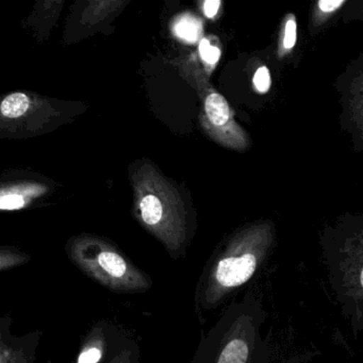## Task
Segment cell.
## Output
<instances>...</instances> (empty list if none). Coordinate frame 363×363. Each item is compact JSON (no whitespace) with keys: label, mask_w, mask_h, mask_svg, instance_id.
<instances>
[{"label":"cell","mask_w":363,"mask_h":363,"mask_svg":"<svg viewBox=\"0 0 363 363\" xmlns=\"http://www.w3.org/2000/svg\"><path fill=\"white\" fill-rule=\"evenodd\" d=\"M267 312L262 295L248 288L241 298L235 297L225 306L201 340L188 363H303L314 352H303L278 361L271 337L263 335Z\"/></svg>","instance_id":"obj_1"},{"label":"cell","mask_w":363,"mask_h":363,"mask_svg":"<svg viewBox=\"0 0 363 363\" xmlns=\"http://www.w3.org/2000/svg\"><path fill=\"white\" fill-rule=\"evenodd\" d=\"M272 243L269 229L250 228L233 235L208 259L193 297L195 316L201 326L260 275L271 256Z\"/></svg>","instance_id":"obj_2"},{"label":"cell","mask_w":363,"mask_h":363,"mask_svg":"<svg viewBox=\"0 0 363 363\" xmlns=\"http://www.w3.org/2000/svg\"><path fill=\"white\" fill-rule=\"evenodd\" d=\"M69 261L86 277L118 294H143L152 277L111 242L94 235L74 238L67 243Z\"/></svg>","instance_id":"obj_3"},{"label":"cell","mask_w":363,"mask_h":363,"mask_svg":"<svg viewBox=\"0 0 363 363\" xmlns=\"http://www.w3.org/2000/svg\"><path fill=\"white\" fill-rule=\"evenodd\" d=\"M322 262L333 298L357 339L363 333V233L327 242Z\"/></svg>","instance_id":"obj_4"},{"label":"cell","mask_w":363,"mask_h":363,"mask_svg":"<svg viewBox=\"0 0 363 363\" xmlns=\"http://www.w3.org/2000/svg\"><path fill=\"white\" fill-rule=\"evenodd\" d=\"M135 340L118 325L99 320L82 337L76 363H109Z\"/></svg>","instance_id":"obj_5"},{"label":"cell","mask_w":363,"mask_h":363,"mask_svg":"<svg viewBox=\"0 0 363 363\" xmlns=\"http://www.w3.org/2000/svg\"><path fill=\"white\" fill-rule=\"evenodd\" d=\"M11 328L12 316L4 314L0 318V363H35L42 331L16 335Z\"/></svg>","instance_id":"obj_6"},{"label":"cell","mask_w":363,"mask_h":363,"mask_svg":"<svg viewBox=\"0 0 363 363\" xmlns=\"http://www.w3.org/2000/svg\"><path fill=\"white\" fill-rule=\"evenodd\" d=\"M140 210L142 222L160 240L164 227V209L160 199L155 195H147L142 199Z\"/></svg>","instance_id":"obj_7"},{"label":"cell","mask_w":363,"mask_h":363,"mask_svg":"<svg viewBox=\"0 0 363 363\" xmlns=\"http://www.w3.org/2000/svg\"><path fill=\"white\" fill-rule=\"evenodd\" d=\"M206 113L210 122L216 126H223L226 124L230 118V109L228 103L222 95L218 93H211L206 99Z\"/></svg>","instance_id":"obj_8"},{"label":"cell","mask_w":363,"mask_h":363,"mask_svg":"<svg viewBox=\"0 0 363 363\" xmlns=\"http://www.w3.org/2000/svg\"><path fill=\"white\" fill-rule=\"evenodd\" d=\"M29 105H30V101L27 95H25L24 93H14L4 99L0 106V111L6 118H20L23 114L26 113Z\"/></svg>","instance_id":"obj_9"},{"label":"cell","mask_w":363,"mask_h":363,"mask_svg":"<svg viewBox=\"0 0 363 363\" xmlns=\"http://www.w3.org/2000/svg\"><path fill=\"white\" fill-rule=\"evenodd\" d=\"M28 254L12 247H1L0 250V271L7 272L23 267L30 261Z\"/></svg>","instance_id":"obj_10"},{"label":"cell","mask_w":363,"mask_h":363,"mask_svg":"<svg viewBox=\"0 0 363 363\" xmlns=\"http://www.w3.org/2000/svg\"><path fill=\"white\" fill-rule=\"evenodd\" d=\"M201 23L193 18H184L176 25V33L178 37L186 41L194 42L199 39L201 33Z\"/></svg>","instance_id":"obj_11"},{"label":"cell","mask_w":363,"mask_h":363,"mask_svg":"<svg viewBox=\"0 0 363 363\" xmlns=\"http://www.w3.org/2000/svg\"><path fill=\"white\" fill-rule=\"evenodd\" d=\"M109 363H140V347L137 342L133 341L130 345L118 352Z\"/></svg>","instance_id":"obj_12"},{"label":"cell","mask_w":363,"mask_h":363,"mask_svg":"<svg viewBox=\"0 0 363 363\" xmlns=\"http://www.w3.org/2000/svg\"><path fill=\"white\" fill-rule=\"evenodd\" d=\"M199 54L208 65H216L220 59V52L218 48L210 45L208 40L203 39L199 44Z\"/></svg>","instance_id":"obj_13"},{"label":"cell","mask_w":363,"mask_h":363,"mask_svg":"<svg viewBox=\"0 0 363 363\" xmlns=\"http://www.w3.org/2000/svg\"><path fill=\"white\" fill-rule=\"evenodd\" d=\"M254 84L260 93H267L271 88V75L265 67H259L254 76Z\"/></svg>","instance_id":"obj_14"},{"label":"cell","mask_w":363,"mask_h":363,"mask_svg":"<svg viewBox=\"0 0 363 363\" xmlns=\"http://www.w3.org/2000/svg\"><path fill=\"white\" fill-rule=\"evenodd\" d=\"M25 201L21 195H5L0 199V209L18 210L24 207Z\"/></svg>","instance_id":"obj_15"},{"label":"cell","mask_w":363,"mask_h":363,"mask_svg":"<svg viewBox=\"0 0 363 363\" xmlns=\"http://www.w3.org/2000/svg\"><path fill=\"white\" fill-rule=\"evenodd\" d=\"M296 43V23L294 18H290L286 22L284 29V46L286 50H292Z\"/></svg>","instance_id":"obj_16"},{"label":"cell","mask_w":363,"mask_h":363,"mask_svg":"<svg viewBox=\"0 0 363 363\" xmlns=\"http://www.w3.org/2000/svg\"><path fill=\"white\" fill-rule=\"evenodd\" d=\"M343 0H320L318 8L324 13H331L343 5Z\"/></svg>","instance_id":"obj_17"},{"label":"cell","mask_w":363,"mask_h":363,"mask_svg":"<svg viewBox=\"0 0 363 363\" xmlns=\"http://www.w3.org/2000/svg\"><path fill=\"white\" fill-rule=\"evenodd\" d=\"M220 5V0H208V1H206L203 10H205V14L207 16V18H214L216 13H218Z\"/></svg>","instance_id":"obj_18"},{"label":"cell","mask_w":363,"mask_h":363,"mask_svg":"<svg viewBox=\"0 0 363 363\" xmlns=\"http://www.w3.org/2000/svg\"><path fill=\"white\" fill-rule=\"evenodd\" d=\"M69 363H76V362H75V360H73V361H71V362H69Z\"/></svg>","instance_id":"obj_19"}]
</instances>
